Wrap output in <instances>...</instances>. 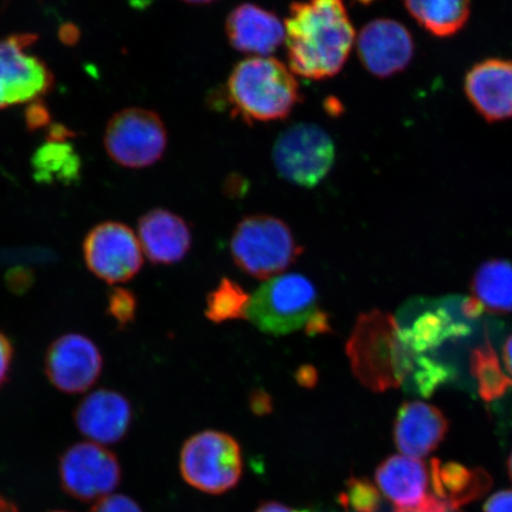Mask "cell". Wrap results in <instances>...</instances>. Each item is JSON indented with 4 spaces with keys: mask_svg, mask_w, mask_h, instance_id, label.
<instances>
[{
    "mask_svg": "<svg viewBox=\"0 0 512 512\" xmlns=\"http://www.w3.org/2000/svg\"><path fill=\"white\" fill-rule=\"evenodd\" d=\"M104 357L91 338L66 334L51 343L44 357V373L51 386L66 394L88 392L100 379Z\"/></svg>",
    "mask_w": 512,
    "mask_h": 512,
    "instance_id": "obj_12",
    "label": "cell"
},
{
    "mask_svg": "<svg viewBox=\"0 0 512 512\" xmlns=\"http://www.w3.org/2000/svg\"><path fill=\"white\" fill-rule=\"evenodd\" d=\"M15 348L10 337L0 331V389L9 382L14 366Z\"/></svg>",
    "mask_w": 512,
    "mask_h": 512,
    "instance_id": "obj_29",
    "label": "cell"
},
{
    "mask_svg": "<svg viewBox=\"0 0 512 512\" xmlns=\"http://www.w3.org/2000/svg\"><path fill=\"white\" fill-rule=\"evenodd\" d=\"M465 93L489 123L512 118V61L489 59L466 74Z\"/></svg>",
    "mask_w": 512,
    "mask_h": 512,
    "instance_id": "obj_15",
    "label": "cell"
},
{
    "mask_svg": "<svg viewBox=\"0 0 512 512\" xmlns=\"http://www.w3.org/2000/svg\"><path fill=\"white\" fill-rule=\"evenodd\" d=\"M503 362L505 369L508 371V375L512 380V335L505 342L503 349Z\"/></svg>",
    "mask_w": 512,
    "mask_h": 512,
    "instance_id": "obj_35",
    "label": "cell"
},
{
    "mask_svg": "<svg viewBox=\"0 0 512 512\" xmlns=\"http://www.w3.org/2000/svg\"><path fill=\"white\" fill-rule=\"evenodd\" d=\"M226 34L230 46L240 53L266 57L285 42V25L272 11L243 3L230 11Z\"/></svg>",
    "mask_w": 512,
    "mask_h": 512,
    "instance_id": "obj_16",
    "label": "cell"
},
{
    "mask_svg": "<svg viewBox=\"0 0 512 512\" xmlns=\"http://www.w3.org/2000/svg\"><path fill=\"white\" fill-rule=\"evenodd\" d=\"M284 25L288 67L309 80L334 78L356 42L344 0L293 2Z\"/></svg>",
    "mask_w": 512,
    "mask_h": 512,
    "instance_id": "obj_2",
    "label": "cell"
},
{
    "mask_svg": "<svg viewBox=\"0 0 512 512\" xmlns=\"http://www.w3.org/2000/svg\"><path fill=\"white\" fill-rule=\"evenodd\" d=\"M182 2L194 5H204L217 2V0H182Z\"/></svg>",
    "mask_w": 512,
    "mask_h": 512,
    "instance_id": "obj_38",
    "label": "cell"
},
{
    "mask_svg": "<svg viewBox=\"0 0 512 512\" xmlns=\"http://www.w3.org/2000/svg\"><path fill=\"white\" fill-rule=\"evenodd\" d=\"M0 512H19L17 504L4 496L2 492H0Z\"/></svg>",
    "mask_w": 512,
    "mask_h": 512,
    "instance_id": "obj_37",
    "label": "cell"
},
{
    "mask_svg": "<svg viewBox=\"0 0 512 512\" xmlns=\"http://www.w3.org/2000/svg\"><path fill=\"white\" fill-rule=\"evenodd\" d=\"M82 255L88 270L110 285L127 283L144 265L138 235L117 221L101 222L89 230L82 242Z\"/></svg>",
    "mask_w": 512,
    "mask_h": 512,
    "instance_id": "obj_9",
    "label": "cell"
},
{
    "mask_svg": "<svg viewBox=\"0 0 512 512\" xmlns=\"http://www.w3.org/2000/svg\"><path fill=\"white\" fill-rule=\"evenodd\" d=\"M356 47L363 67L381 79L405 70L414 56L411 32L405 25L388 18L364 25L356 38Z\"/></svg>",
    "mask_w": 512,
    "mask_h": 512,
    "instance_id": "obj_13",
    "label": "cell"
},
{
    "mask_svg": "<svg viewBox=\"0 0 512 512\" xmlns=\"http://www.w3.org/2000/svg\"><path fill=\"white\" fill-rule=\"evenodd\" d=\"M395 512H458L453 510L446 503L440 501L435 496H427L425 501L418 505V507L408 509H398Z\"/></svg>",
    "mask_w": 512,
    "mask_h": 512,
    "instance_id": "obj_32",
    "label": "cell"
},
{
    "mask_svg": "<svg viewBox=\"0 0 512 512\" xmlns=\"http://www.w3.org/2000/svg\"><path fill=\"white\" fill-rule=\"evenodd\" d=\"M420 27L437 37H450L465 27L471 0H402Z\"/></svg>",
    "mask_w": 512,
    "mask_h": 512,
    "instance_id": "obj_22",
    "label": "cell"
},
{
    "mask_svg": "<svg viewBox=\"0 0 512 512\" xmlns=\"http://www.w3.org/2000/svg\"><path fill=\"white\" fill-rule=\"evenodd\" d=\"M138 300L136 294L128 288L115 286L107 296L106 312L118 329L124 330L136 320Z\"/></svg>",
    "mask_w": 512,
    "mask_h": 512,
    "instance_id": "obj_27",
    "label": "cell"
},
{
    "mask_svg": "<svg viewBox=\"0 0 512 512\" xmlns=\"http://www.w3.org/2000/svg\"><path fill=\"white\" fill-rule=\"evenodd\" d=\"M89 512H143V510L131 497L112 494L96 501Z\"/></svg>",
    "mask_w": 512,
    "mask_h": 512,
    "instance_id": "obj_28",
    "label": "cell"
},
{
    "mask_svg": "<svg viewBox=\"0 0 512 512\" xmlns=\"http://www.w3.org/2000/svg\"><path fill=\"white\" fill-rule=\"evenodd\" d=\"M352 373L364 387L382 393L413 377L422 395H430L447 377L446 368L420 355L396 319L373 310L357 318L347 343Z\"/></svg>",
    "mask_w": 512,
    "mask_h": 512,
    "instance_id": "obj_1",
    "label": "cell"
},
{
    "mask_svg": "<svg viewBox=\"0 0 512 512\" xmlns=\"http://www.w3.org/2000/svg\"><path fill=\"white\" fill-rule=\"evenodd\" d=\"M78 431L88 441L113 445L130 431L133 412L131 402L117 390L101 388L88 394L74 411Z\"/></svg>",
    "mask_w": 512,
    "mask_h": 512,
    "instance_id": "obj_14",
    "label": "cell"
},
{
    "mask_svg": "<svg viewBox=\"0 0 512 512\" xmlns=\"http://www.w3.org/2000/svg\"><path fill=\"white\" fill-rule=\"evenodd\" d=\"M272 156L275 169L285 181L312 189L329 175L335 163L336 147L324 128L300 123L280 134Z\"/></svg>",
    "mask_w": 512,
    "mask_h": 512,
    "instance_id": "obj_7",
    "label": "cell"
},
{
    "mask_svg": "<svg viewBox=\"0 0 512 512\" xmlns=\"http://www.w3.org/2000/svg\"><path fill=\"white\" fill-rule=\"evenodd\" d=\"M37 36L16 34L0 41V110L29 104L48 94L54 75L40 57L29 53Z\"/></svg>",
    "mask_w": 512,
    "mask_h": 512,
    "instance_id": "obj_11",
    "label": "cell"
},
{
    "mask_svg": "<svg viewBox=\"0 0 512 512\" xmlns=\"http://www.w3.org/2000/svg\"><path fill=\"white\" fill-rule=\"evenodd\" d=\"M431 482L434 496L453 510L477 501L491 489L492 479L483 469L432 459Z\"/></svg>",
    "mask_w": 512,
    "mask_h": 512,
    "instance_id": "obj_21",
    "label": "cell"
},
{
    "mask_svg": "<svg viewBox=\"0 0 512 512\" xmlns=\"http://www.w3.org/2000/svg\"><path fill=\"white\" fill-rule=\"evenodd\" d=\"M138 239L143 253L155 265L177 264L192 245L191 230L183 217L160 208L140 217Z\"/></svg>",
    "mask_w": 512,
    "mask_h": 512,
    "instance_id": "obj_17",
    "label": "cell"
},
{
    "mask_svg": "<svg viewBox=\"0 0 512 512\" xmlns=\"http://www.w3.org/2000/svg\"><path fill=\"white\" fill-rule=\"evenodd\" d=\"M227 100L247 124L284 120L302 100L290 67L273 57L252 56L236 64L227 81Z\"/></svg>",
    "mask_w": 512,
    "mask_h": 512,
    "instance_id": "obj_3",
    "label": "cell"
},
{
    "mask_svg": "<svg viewBox=\"0 0 512 512\" xmlns=\"http://www.w3.org/2000/svg\"><path fill=\"white\" fill-rule=\"evenodd\" d=\"M339 502L351 512H379L382 497L379 488L368 479L351 477L339 496Z\"/></svg>",
    "mask_w": 512,
    "mask_h": 512,
    "instance_id": "obj_26",
    "label": "cell"
},
{
    "mask_svg": "<svg viewBox=\"0 0 512 512\" xmlns=\"http://www.w3.org/2000/svg\"><path fill=\"white\" fill-rule=\"evenodd\" d=\"M317 305V288L309 278L281 274L254 292L246 318L267 335L285 336L306 328L318 312Z\"/></svg>",
    "mask_w": 512,
    "mask_h": 512,
    "instance_id": "obj_5",
    "label": "cell"
},
{
    "mask_svg": "<svg viewBox=\"0 0 512 512\" xmlns=\"http://www.w3.org/2000/svg\"><path fill=\"white\" fill-rule=\"evenodd\" d=\"M471 292L464 305L467 317L512 313V264L501 259L484 262L473 275Z\"/></svg>",
    "mask_w": 512,
    "mask_h": 512,
    "instance_id": "obj_20",
    "label": "cell"
},
{
    "mask_svg": "<svg viewBox=\"0 0 512 512\" xmlns=\"http://www.w3.org/2000/svg\"><path fill=\"white\" fill-rule=\"evenodd\" d=\"M249 300L251 296L238 283L223 278L215 290L208 294L206 316L215 324L246 318Z\"/></svg>",
    "mask_w": 512,
    "mask_h": 512,
    "instance_id": "obj_25",
    "label": "cell"
},
{
    "mask_svg": "<svg viewBox=\"0 0 512 512\" xmlns=\"http://www.w3.org/2000/svg\"><path fill=\"white\" fill-rule=\"evenodd\" d=\"M303 251L291 228L270 215L245 217L230 239V253L236 266L259 280L278 277L299 259Z\"/></svg>",
    "mask_w": 512,
    "mask_h": 512,
    "instance_id": "obj_4",
    "label": "cell"
},
{
    "mask_svg": "<svg viewBox=\"0 0 512 512\" xmlns=\"http://www.w3.org/2000/svg\"><path fill=\"white\" fill-rule=\"evenodd\" d=\"M79 160L72 147L55 137L37 151L34 160L36 178L41 182L75 181L79 175Z\"/></svg>",
    "mask_w": 512,
    "mask_h": 512,
    "instance_id": "obj_24",
    "label": "cell"
},
{
    "mask_svg": "<svg viewBox=\"0 0 512 512\" xmlns=\"http://www.w3.org/2000/svg\"><path fill=\"white\" fill-rule=\"evenodd\" d=\"M484 512H512V490L499 491L484 505Z\"/></svg>",
    "mask_w": 512,
    "mask_h": 512,
    "instance_id": "obj_31",
    "label": "cell"
},
{
    "mask_svg": "<svg viewBox=\"0 0 512 512\" xmlns=\"http://www.w3.org/2000/svg\"><path fill=\"white\" fill-rule=\"evenodd\" d=\"M50 512H69V511H64V510H55V511H50Z\"/></svg>",
    "mask_w": 512,
    "mask_h": 512,
    "instance_id": "obj_41",
    "label": "cell"
},
{
    "mask_svg": "<svg viewBox=\"0 0 512 512\" xmlns=\"http://www.w3.org/2000/svg\"><path fill=\"white\" fill-rule=\"evenodd\" d=\"M470 366L478 384L479 394L484 401L501 399L512 387V380L504 373L489 339L472 351Z\"/></svg>",
    "mask_w": 512,
    "mask_h": 512,
    "instance_id": "obj_23",
    "label": "cell"
},
{
    "mask_svg": "<svg viewBox=\"0 0 512 512\" xmlns=\"http://www.w3.org/2000/svg\"><path fill=\"white\" fill-rule=\"evenodd\" d=\"M59 477L68 496L80 502L95 503L118 488L121 466L110 448L93 441H81L61 454Z\"/></svg>",
    "mask_w": 512,
    "mask_h": 512,
    "instance_id": "obj_10",
    "label": "cell"
},
{
    "mask_svg": "<svg viewBox=\"0 0 512 512\" xmlns=\"http://www.w3.org/2000/svg\"><path fill=\"white\" fill-rule=\"evenodd\" d=\"M168 146L162 118L146 108L132 107L115 113L105 131V149L115 163L127 169L156 164Z\"/></svg>",
    "mask_w": 512,
    "mask_h": 512,
    "instance_id": "obj_8",
    "label": "cell"
},
{
    "mask_svg": "<svg viewBox=\"0 0 512 512\" xmlns=\"http://www.w3.org/2000/svg\"><path fill=\"white\" fill-rule=\"evenodd\" d=\"M508 470H509L510 478L512 480V452H511L510 458L508 460Z\"/></svg>",
    "mask_w": 512,
    "mask_h": 512,
    "instance_id": "obj_39",
    "label": "cell"
},
{
    "mask_svg": "<svg viewBox=\"0 0 512 512\" xmlns=\"http://www.w3.org/2000/svg\"><path fill=\"white\" fill-rule=\"evenodd\" d=\"M179 467L185 482L192 488L221 495L240 482L243 469L241 447L232 435L203 431L185 441Z\"/></svg>",
    "mask_w": 512,
    "mask_h": 512,
    "instance_id": "obj_6",
    "label": "cell"
},
{
    "mask_svg": "<svg viewBox=\"0 0 512 512\" xmlns=\"http://www.w3.org/2000/svg\"><path fill=\"white\" fill-rule=\"evenodd\" d=\"M306 332L311 336L317 334H324V332L330 331V324L328 316L323 312H317L315 316L310 320V323L306 325Z\"/></svg>",
    "mask_w": 512,
    "mask_h": 512,
    "instance_id": "obj_33",
    "label": "cell"
},
{
    "mask_svg": "<svg viewBox=\"0 0 512 512\" xmlns=\"http://www.w3.org/2000/svg\"><path fill=\"white\" fill-rule=\"evenodd\" d=\"M255 512H311L309 510L305 509H296L287 507L285 504H281L278 502H267L264 504H261L258 510Z\"/></svg>",
    "mask_w": 512,
    "mask_h": 512,
    "instance_id": "obj_34",
    "label": "cell"
},
{
    "mask_svg": "<svg viewBox=\"0 0 512 512\" xmlns=\"http://www.w3.org/2000/svg\"><path fill=\"white\" fill-rule=\"evenodd\" d=\"M377 488L398 509L418 507L425 501L430 473L425 462L407 456L389 457L375 472Z\"/></svg>",
    "mask_w": 512,
    "mask_h": 512,
    "instance_id": "obj_19",
    "label": "cell"
},
{
    "mask_svg": "<svg viewBox=\"0 0 512 512\" xmlns=\"http://www.w3.org/2000/svg\"><path fill=\"white\" fill-rule=\"evenodd\" d=\"M35 275L29 268L17 267L11 270L6 275V285L9 286L10 291L22 294L29 291V288L34 285Z\"/></svg>",
    "mask_w": 512,
    "mask_h": 512,
    "instance_id": "obj_30",
    "label": "cell"
},
{
    "mask_svg": "<svg viewBox=\"0 0 512 512\" xmlns=\"http://www.w3.org/2000/svg\"><path fill=\"white\" fill-rule=\"evenodd\" d=\"M299 374H302L298 376V381L302 382L303 386H312L313 381L317 380V377L315 376L316 371L312 368H304V370H300Z\"/></svg>",
    "mask_w": 512,
    "mask_h": 512,
    "instance_id": "obj_36",
    "label": "cell"
},
{
    "mask_svg": "<svg viewBox=\"0 0 512 512\" xmlns=\"http://www.w3.org/2000/svg\"><path fill=\"white\" fill-rule=\"evenodd\" d=\"M358 3H361L363 5H370L375 2V0H357Z\"/></svg>",
    "mask_w": 512,
    "mask_h": 512,
    "instance_id": "obj_40",
    "label": "cell"
},
{
    "mask_svg": "<svg viewBox=\"0 0 512 512\" xmlns=\"http://www.w3.org/2000/svg\"><path fill=\"white\" fill-rule=\"evenodd\" d=\"M439 408L422 401L403 403L394 424V441L407 457L422 458L437 450L448 432Z\"/></svg>",
    "mask_w": 512,
    "mask_h": 512,
    "instance_id": "obj_18",
    "label": "cell"
}]
</instances>
